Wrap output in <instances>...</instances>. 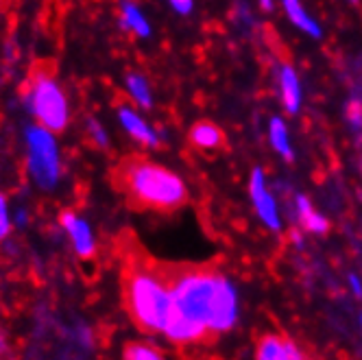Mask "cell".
<instances>
[{
	"label": "cell",
	"instance_id": "6da1fadb",
	"mask_svg": "<svg viewBox=\"0 0 362 360\" xmlns=\"http://www.w3.org/2000/svg\"><path fill=\"white\" fill-rule=\"evenodd\" d=\"M170 289V313L164 334L177 345L212 341L214 301L221 273L214 267H166Z\"/></svg>",
	"mask_w": 362,
	"mask_h": 360
},
{
	"label": "cell",
	"instance_id": "7a4b0ae2",
	"mask_svg": "<svg viewBox=\"0 0 362 360\" xmlns=\"http://www.w3.org/2000/svg\"><path fill=\"white\" fill-rule=\"evenodd\" d=\"M122 293L127 310L144 332H164L170 313V289L166 267L136 253L122 271Z\"/></svg>",
	"mask_w": 362,
	"mask_h": 360
},
{
	"label": "cell",
	"instance_id": "3957f363",
	"mask_svg": "<svg viewBox=\"0 0 362 360\" xmlns=\"http://www.w3.org/2000/svg\"><path fill=\"white\" fill-rule=\"evenodd\" d=\"M120 190L140 208L177 210L188 201L184 182L168 168L142 158H129L116 168Z\"/></svg>",
	"mask_w": 362,
	"mask_h": 360
},
{
	"label": "cell",
	"instance_id": "277c9868",
	"mask_svg": "<svg viewBox=\"0 0 362 360\" xmlns=\"http://www.w3.org/2000/svg\"><path fill=\"white\" fill-rule=\"evenodd\" d=\"M31 105L48 132H62L68 122V103L59 88V83L53 79L48 70L33 72V86H31Z\"/></svg>",
	"mask_w": 362,
	"mask_h": 360
},
{
	"label": "cell",
	"instance_id": "5b68a950",
	"mask_svg": "<svg viewBox=\"0 0 362 360\" xmlns=\"http://www.w3.org/2000/svg\"><path fill=\"white\" fill-rule=\"evenodd\" d=\"M29 138V166L35 182L44 188H50L57 182L59 175V158L57 146L46 127H33L27 134Z\"/></svg>",
	"mask_w": 362,
	"mask_h": 360
},
{
	"label": "cell",
	"instance_id": "8992f818",
	"mask_svg": "<svg viewBox=\"0 0 362 360\" xmlns=\"http://www.w3.org/2000/svg\"><path fill=\"white\" fill-rule=\"evenodd\" d=\"M249 190H251V199H253V205H255L257 214H260V219H262L273 231H277V229L281 227V223H279V214H277L275 199H273V197L269 194V190H267L262 168H255V170L251 173V186H249Z\"/></svg>",
	"mask_w": 362,
	"mask_h": 360
},
{
	"label": "cell",
	"instance_id": "52a82bcc",
	"mask_svg": "<svg viewBox=\"0 0 362 360\" xmlns=\"http://www.w3.org/2000/svg\"><path fill=\"white\" fill-rule=\"evenodd\" d=\"M255 358L257 360H299L305 358L303 352L295 345V341L277 337V334H267L255 347Z\"/></svg>",
	"mask_w": 362,
	"mask_h": 360
},
{
	"label": "cell",
	"instance_id": "ba28073f",
	"mask_svg": "<svg viewBox=\"0 0 362 360\" xmlns=\"http://www.w3.org/2000/svg\"><path fill=\"white\" fill-rule=\"evenodd\" d=\"M62 225L70 234L76 253H79L81 258H90V255L94 253V238H92V231H90L88 223L81 221L79 216H74L72 212H64L62 214Z\"/></svg>",
	"mask_w": 362,
	"mask_h": 360
},
{
	"label": "cell",
	"instance_id": "9c48e42d",
	"mask_svg": "<svg viewBox=\"0 0 362 360\" xmlns=\"http://www.w3.org/2000/svg\"><path fill=\"white\" fill-rule=\"evenodd\" d=\"M118 118L122 122V127L129 132V136H134L138 142L142 144H148V146H158V136L153 134V129H148V124L129 108H120L118 110Z\"/></svg>",
	"mask_w": 362,
	"mask_h": 360
},
{
	"label": "cell",
	"instance_id": "30bf717a",
	"mask_svg": "<svg viewBox=\"0 0 362 360\" xmlns=\"http://www.w3.org/2000/svg\"><path fill=\"white\" fill-rule=\"evenodd\" d=\"M279 86H281V100L288 114H297L301 105V90H299V79L293 66H284L279 74Z\"/></svg>",
	"mask_w": 362,
	"mask_h": 360
},
{
	"label": "cell",
	"instance_id": "8fae6325",
	"mask_svg": "<svg viewBox=\"0 0 362 360\" xmlns=\"http://www.w3.org/2000/svg\"><path fill=\"white\" fill-rule=\"evenodd\" d=\"M190 142L203 151H214L225 146V134L214 122H197L190 129Z\"/></svg>",
	"mask_w": 362,
	"mask_h": 360
},
{
	"label": "cell",
	"instance_id": "7c38bea8",
	"mask_svg": "<svg viewBox=\"0 0 362 360\" xmlns=\"http://www.w3.org/2000/svg\"><path fill=\"white\" fill-rule=\"evenodd\" d=\"M281 5L297 29H301L303 33L313 35V37H321V27L305 13V9L301 7V0H281Z\"/></svg>",
	"mask_w": 362,
	"mask_h": 360
},
{
	"label": "cell",
	"instance_id": "4fadbf2b",
	"mask_svg": "<svg viewBox=\"0 0 362 360\" xmlns=\"http://www.w3.org/2000/svg\"><path fill=\"white\" fill-rule=\"evenodd\" d=\"M297 214H299L301 225L308 231H315V234H325L327 231V221L315 212L313 203H310L305 197H297Z\"/></svg>",
	"mask_w": 362,
	"mask_h": 360
},
{
	"label": "cell",
	"instance_id": "5bb4252c",
	"mask_svg": "<svg viewBox=\"0 0 362 360\" xmlns=\"http://www.w3.org/2000/svg\"><path fill=\"white\" fill-rule=\"evenodd\" d=\"M269 136H271L273 149L279 153V156H284L286 160H291V158H293V149H291V140H288V129H286V124H284L279 118H273V120H271V127H269Z\"/></svg>",
	"mask_w": 362,
	"mask_h": 360
},
{
	"label": "cell",
	"instance_id": "9a60e30c",
	"mask_svg": "<svg viewBox=\"0 0 362 360\" xmlns=\"http://www.w3.org/2000/svg\"><path fill=\"white\" fill-rule=\"evenodd\" d=\"M122 24L140 37H146L151 33L146 18L142 16V11L134 3H122Z\"/></svg>",
	"mask_w": 362,
	"mask_h": 360
},
{
	"label": "cell",
	"instance_id": "2e32d148",
	"mask_svg": "<svg viewBox=\"0 0 362 360\" xmlns=\"http://www.w3.org/2000/svg\"><path fill=\"white\" fill-rule=\"evenodd\" d=\"M122 356L127 360H160V358H164V354L158 352V347L146 345V343H129L124 347Z\"/></svg>",
	"mask_w": 362,
	"mask_h": 360
},
{
	"label": "cell",
	"instance_id": "e0dca14e",
	"mask_svg": "<svg viewBox=\"0 0 362 360\" xmlns=\"http://www.w3.org/2000/svg\"><path fill=\"white\" fill-rule=\"evenodd\" d=\"M127 88H129V92H132V96H134V100L138 103V105L151 108V92H148V86H146V81L142 79V76H138V74L127 76Z\"/></svg>",
	"mask_w": 362,
	"mask_h": 360
},
{
	"label": "cell",
	"instance_id": "ac0fdd59",
	"mask_svg": "<svg viewBox=\"0 0 362 360\" xmlns=\"http://www.w3.org/2000/svg\"><path fill=\"white\" fill-rule=\"evenodd\" d=\"M347 120L354 124V127H362V105L358 100H351L347 105Z\"/></svg>",
	"mask_w": 362,
	"mask_h": 360
},
{
	"label": "cell",
	"instance_id": "d6986e66",
	"mask_svg": "<svg viewBox=\"0 0 362 360\" xmlns=\"http://www.w3.org/2000/svg\"><path fill=\"white\" fill-rule=\"evenodd\" d=\"M7 234H9V214H7L5 197L0 194V238H5Z\"/></svg>",
	"mask_w": 362,
	"mask_h": 360
},
{
	"label": "cell",
	"instance_id": "ffe728a7",
	"mask_svg": "<svg viewBox=\"0 0 362 360\" xmlns=\"http://www.w3.org/2000/svg\"><path fill=\"white\" fill-rule=\"evenodd\" d=\"M90 136L94 138V142H96L98 146H105V144H107V136H105V132H103V127H100L96 120L90 122Z\"/></svg>",
	"mask_w": 362,
	"mask_h": 360
},
{
	"label": "cell",
	"instance_id": "44dd1931",
	"mask_svg": "<svg viewBox=\"0 0 362 360\" xmlns=\"http://www.w3.org/2000/svg\"><path fill=\"white\" fill-rule=\"evenodd\" d=\"M168 3H170L179 13H190V11H192V0H168Z\"/></svg>",
	"mask_w": 362,
	"mask_h": 360
},
{
	"label": "cell",
	"instance_id": "7402d4cb",
	"mask_svg": "<svg viewBox=\"0 0 362 360\" xmlns=\"http://www.w3.org/2000/svg\"><path fill=\"white\" fill-rule=\"evenodd\" d=\"M349 284H351V289H354L356 297H362V284H360V279H358L356 275H351V279H349Z\"/></svg>",
	"mask_w": 362,
	"mask_h": 360
},
{
	"label": "cell",
	"instance_id": "603a6c76",
	"mask_svg": "<svg viewBox=\"0 0 362 360\" xmlns=\"http://www.w3.org/2000/svg\"><path fill=\"white\" fill-rule=\"evenodd\" d=\"M260 7L264 11H273V3H271V0H260Z\"/></svg>",
	"mask_w": 362,
	"mask_h": 360
},
{
	"label": "cell",
	"instance_id": "cb8c5ba5",
	"mask_svg": "<svg viewBox=\"0 0 362 360\" xmlns=\"http://www.w3.org/2000/svg\"><path fill=\"white\" fill-rule=\"evenodd\" d=\"M349 3H356V0H349Z\"/></svg>",
	"mask_w": 362,
	"mask_h": 360
},
{
	"label": "cell",
	"instance_id": "d4e9b609",
	"mask_svg": "<svg viewBox=\"0 0 362 360\" xmlns=\"http://www.w3.org/2000/svg\"><path fill=\"white\" fill-rule=\"evenodd\" d=\"M360 325H362V319H360Z\"/></svg>",
	"mask_w": 362,
	"mask_h": 360
}]
</instances>
